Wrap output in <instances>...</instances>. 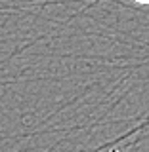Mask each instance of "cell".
Wrapping results in <instances>:
<instances>
[{
	"label": "cell",
	"instance_id": "obj_1",
	"mask_svg": "<svg viewBox=\"0 0 149 152\" xmlns=\"http://www.w3.org/2000/svg\"><path fill=\"white\" fill-rule=\"evenodd\" d=\"M134 2H138V4H147V6H149V0H134Z\"/></svg>",
	"mask_w": 149,
	"mask_h": 152
}]
</instances>
